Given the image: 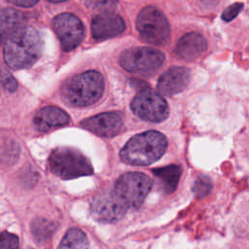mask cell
<instances>
[{"mask_svg":"<svg viewBox=\"0 0 249 249\" xmlns=\"http://www.w3.org/2000/svg\"><path fill=\"white\" fill-rule=\"evenodd\" d=\"M2 43L5 62L16 70L32 66L41 56L44 46L39 32L27 25L9 34Z\"/></svg>","mask_w":249,"mask_h":249,"instance_id":"cell-1","label":"cell"},{"mask_svg":"<svg viewBox=\"0 0 249 249\" xmlns=\"http://www.w3.org/2000/svg\"><path fill=\"white\" fill-rule=\"evenodd\" d=\"M119 0H83L84 5L96 12H111L117 8Z\"/></svg>","mask_w":249,"mask_h":249,"instance_id":"cell-20","label":"cell"},{"mask_svg":"<svg viewBox=\"0 0 249 249\" xmlns=\"http://www.w3.org/2000/svg\"><path fill=\"white\" fill-rule=\"evenodd\" d=\"M1 83L3 88L8 90V91H15L18 88V84L17 81L15 80V78L12 76V74H10L9 72L2 70V75H1Z\"/></svg>","mask_w":249,"mask_h":249,"instance_id":"cell-24","label":"cell"},{"mask_svg":"<svg viewBox=\"0 0 249 249\" xmlns=\"http://www.w3.org/2000/svg\"><path fill=\"white\" fill-rule=\"evenodd\" d=\"M54 224L49 220L38 218L32 222L31 231L37 242H46L54 231Z\"/></svg>","mask_w":249,"mask_h":249,"instance_id":"cell-18","label":"cell"},{"mask_svg":"<svg viewBox=\"0 0 249 249\" xmlns=\"http://www.w3.org/2000/svg\"><path fill=\"white\" fill-rule=\"evenodd\" d=\"M243 9V4L242 3H233L231 6L227 7L223 14H222V19L225 21H231Z\"/></svg>","mask_w":249,"mask_h":249,"instance_id":"cell-23","label":"cell"},{"mask_svg":"<svg viewBox=\"0 0 249 249\" xmlns=\"http://www.w3.org/2000/svg\"><path fill=\"white\" fill-rule=\"evenodd\" d=\"M207 49L205 38L197 32H190L182 36L177 42L174 53L186 60H193L202 54Z\"/></svg>","mask_w":249,"mask_h":249,"instance_id":"cell-15","label":"cell"},{"mask_svg":"<svg viewBox=\"0 0 249 249\" xmlns=\"http://www.w3.org/2000/svg\"><path fill=\"white\" fill-rule=\"evenodd\" d=\"M153 173L160 178V182L162 183L164 193L170 194L173 193L177 188L182 173V168L178 164H169L153 169Z\"/></svg>","mask_w":249,"mask_h":249,"instance_id":"cell-17","label":"cell"},{"mask_svg":"<svg viewBox=\"0 0 249 249\" xmlns=\"http://www.w3.org/2000/svg\"><path fill=\"white\" fill-rule=\"evenodd\" d=\"M130 108L140 119L153 123H160L168 116L169 109L161 93L149 88L141 89L132 99Z\"/></svg>","mask_w":249,"mask_h":249,"instance_id":"cell-8","label":"cell"},{"mask_svg":"<svg viewBox=\"0 0 249 249\" xmlns=\"http://www.w3.org/2000/svg\"><path fill=\"white\" fill-rule=\"evenodd\" d=\"M190 70L182 66H174L166 70L159 79L157 89L162 95H174L186 89L190 82Z\"/></svg>","mask_w":249,"mask_h":249,"instance_id":"cell-13","label":"cell"},{"mask_svg":"<svg viewBox=\"0 0 249 249\" xmlns=\"http://www.w3.org/2000/svg\"><path fill=\"white\" fill-rule=\"evenodd\" d=\"M51 2H54V3H58V2H63V1H66V0H49Z\"/></svg>","mask_w":249,"mask_h":249,"instance_id":"cell-27","label":"cell"},{"mask_svg":"<svg viewBox=\"0 0 249 249\" xmlns=\"http://www.w3.org/2000/svg\"><path fill=\"white\" fill-rule=\"evenodd\" d=\"M136 28L140 37L151 45H164L170 37V26L166 18L153 6L145 7L140 11L136 19Z\"/></svg>","mask_w":249,"mask_h":249,"instance_id":"cell-7","label":"cell"},{"mask_svg":"<svg viewBox=\"0 0 249 249\" xmlns=\"http://www.w3.org/2000/svg\"><path fill=\"white\" fill-rule=\"evenodd\" d=\"M53 28L65 52H70L78 47L85 35V28L81 19L70 13H62L54 17Z\"/></svg>","mask_w":249,"mask_h":249,"instance_id":"cell-9","label":"cell"},{"mask_svg":"<svg viewBox=\"0 0 249 249\" xmlns=\"http://www.w3.org/2000/svg\"><path fill=\"white\" fill-rule=\"evenodd\" d=\"M6 1L23 8H30L38 2V0H6Z\"/></svg>","mask_w":249,"mask_h":249,"instance_id":"cell-25","label":"cell"},{"mask_svg":"<svg viewBox=\"0 0 249 249\" xmlns=\"http://www.w3.org/2000/svg\"><path fill=\"white\" fill-rule=\"evenodd\" d=\"M88 246V238L85 232L79 229L73 228L66 232L58 248H87Z\"/></svg>","mask_w":249,"mask_h":249,"instance_id":"cell-19","label":"cell"},{"mask_svg":"<svg viewBox=\"0 0 249 249\" xmlns=\"http://www.w3.org/2000/svg\"><path fill=\"white\" fill-rule=\"evenodd\" d=\"M69 120V116L62 109L54 106H48L40 109L35 114L33 124L37 130L48 132L53 128L67 124Z\"/></svg>","mask_w":249,"mask_h":249,"instance_id":"cell-14","label":"cell"},{"mask_svg":"<svg viewBox=\"0 0 249 249\" xmlns=\"http://www.w3.org/2000/svg\"><path fill=\"white\" fill-rule=\"evenodd\" d=\"M26 25L25 16L13 8H5L1 12V38L2 41L12 32Z\"/></svg>","mask_w":249,"mask_h":249,"instance_id":"cell-16","label":"cell"},{"mask_svg":"<svg viewBox=\"0 0 249 249\" xmlns=\"http://www.w3.org/2000/svg\"><path fill=\"white\" fill-rule=\"evenodd\" d=\"M212 190V182L209 177L200 175L196 178L194 185V192L197 197H204Z\"/></svg>","mask_w":249,"mask_h":249,"instance_id":"cell-21","label":"cell"},{"mask_svg":"<svg viewBox=\"0 0 249 249\" xmlns=\"http://www.w3.org/2000/svg\"><path fill=\"white\" fill-rule=\"evenodd\" d=\"M81 126L98 136L110 138L121 130L123 119L117 112H106L82 121Z\"/></svg>","mask_w":249,"mask_h":249,"instance_id":"cell-11","label":"cell"},{"mask_svg":"<svg viewBox=\"0 0 249 249\" xmlns=\"http://www.w3.org/2000/svg\"><path fill=\"white\" fill-rule=\"evenodd\" d=\"M163 61L164 54L150 47L130 48L120 56V64L124 70L141 76L153 75L161 67Z\"/></svg>","mask_w":249,"mask_h":249,"instance_id":"cell-6","label":"cell"},{"mask_svg":"<svg viewBox=\"0 0 249 249\" xmlns=\"http://www.w3.org/2000/svg\"><path fill=\"white\" fill-rule=\"evenodd\" d=\"M199 1L204 8H213L217 5L219 0H199Z\"/></svg>","mask_w":249,"mask_h":249,"instance_id":"cell-26","label":"cell"},{"mask_svg":"<svg viewBox=\"0 0 249 249\" xmlns=\"http://www.w3.org/2000/svg\"><path fill=\"white\" fill-rule=\"evenodd\" d=\"M18 247V238L16 234L3 231L1 233L0 248L1 249H16Z\"/></svg>","mask_w":249,"mask_h":249,"instance_id":"cell-22","label":"cell"},{"mask_svg":"<svg viewBox=\"0 0 249 249\" xmlns=\"http://www.w3.org/2000/svg\"><path fill=\"white\" fill-rule=\"evenodd\" d=\"M167 148L166 137L157 130H148L130 138L120 152L121 160L131 165L145 166L160 160Z\"/></svg>","mask_w":249,"mask_h":249,"instance_id":"cell-2","label":"cell"},{"mask_svg":"<svg viewBox=\"0 0 249 249\" xmlns=\"http://www.w3.org/2000/svg\"><path fill=\"white\" fill-rule=\"evenodd\" d=\"M152 186L153 181L146 174L127 172L117 179L113 192L127 208L137 209L144 202Z\"/></svg>","mask_w":249,"mask_h":249,"instance_id":"cell-5","label":"cell"},{"mask_svg":"<svg viewBox=\"0 0 249 249\" xmlns=\"http://www.w3.org/2000/svg\"><path fill=\"white\" fill-rule=\"evenodd\" d=\"M127 206L112 191L109 194L96 196L90 203L92 217L102 223H115L122 219Z\"/></svg>","mask_w":249,"mask_h":249,"instance_id":"cell-10","label":"cell"},{"mask_svg":"<svg viewBox=\"0 0 249 249\" xmlns=\"http://www.w3.org/2000/svg\"><path fill=\"white\" fill-rule=\"evenodd\" d=\"M103 91V76L89 70L68 79L61 88V98L69 106L85 107L97 102Z\"/></svg>","mask_w":249,"mask_h":249,"instance_id":"cell-3","label":"cell"},{"mask_svg":"<svg viewBox=\"0 0 249 249\" xmlns=\"http://www.w3.org/2000/svg\"><path fill=\"white\" fill-rule=\"evenodd\" d=\"M51 171L62 179H74L91 175L93 168L89 159L79 150L69 147H59L49 157Z\"/></svg>","mask_w":249,"mask_h":249,"instance_id":"cell-4","label":"cell"},{"mask_svg":"<svg viewBox=\"0 0 249 249\" xmlns=\"http://www.w3.org/2000/svg\"><path fill=\"white\" fill-rule=\"evenodd\" d=\"M125 24L124 19L112 13H100L91 20V34L96 40H105L124 32Z\"/></svg>","mask_w":249,"mask_h":249,"instance_id":"cell-12","label":"cell"}]
</instances>
